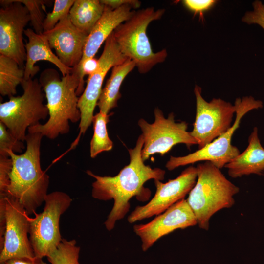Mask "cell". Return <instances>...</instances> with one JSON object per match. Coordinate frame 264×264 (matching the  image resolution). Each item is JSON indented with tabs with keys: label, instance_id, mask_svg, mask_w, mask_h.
<instances>
[{
	"label": "cell",
	"instance_id": "obj_1",
	"mask_svg": "<svg viewBox=\"0 0 264 264\" xmlns=\"http://www.w3.org/2000/svg\"><path fill=\"white\" fill-rule=\"evenodd\" d=\"M143 140L141 134L133 149H128L130 161L114 176H100L90 170L87 174L95 179L92 184V197L101 200L113 199L114 204L104 222L108 231L112 230L116 222L123 218L130 208V200L136 197L140 201L149 199L151 191L144 187L149 180H162L165 171L159 168H152L144 164L141 152Z\"/></svg>",
	"mask_w": 264,
	"mask_h": 264
},
{
	"label": "cell",
	"instance_id": "obj_2",
	"mask_svg": "<svg viewBox=\"0 0 264 264\" xmlns=\"http://www.w3.org/2000/svg\"><path fill=\"white\" fill-rule=\"evenodd\" d=\"M39 81L47 100L49 119L44 124L31 126L27 130L28 132H39L53 140L69 132V122L80 121L76 93L80 74L75 67L70 73L60 78L56 70L47 68L41 73Z\"/></svg>",
	"mask_w": 264,
	"mask_h": 264
},
{
	"label": "cell",
	"instance_id": "obj_3",
	"mask_svg": "<svg viewBox=\"0 0 264 264\" xmlns=\"http://www.w3.org/2000/svg\"><path fill=\"white\" fill-rule=\"evenodd\" d=\"M43 137L39 132H28L24 153L17 154L12 151L8 152L12 168L5 195L18 199L28 215L35 213L48 194L49 176L42 169L40 163Z\"/></svg>",
	"mask_w": 264,
	"mask_h": 264
},
{
	"label": "cell",
	"instance_id": "obj_4",
	"mask_svg": "<svg viewBox=\"0 0 264 264\" xmlns=\"http://www.w3.org/2000/svg\"><path fill=\"white\" fill-rule=\"evenodd\" d=\"M196 167L197 181L186 200L199 227L208 230L213 215L235 204L234 197L239 193V188L210 162L200 163Z\"/></svg>",
	"mask_w": 264,
	"mask_h": 264
},
{
	"label": "cell",
	"instance_id": "obj_5",
	"mask_svg": "<svg viewBox=\"0 0 264 264\" xmlns=\"http://www.w3.org/2000/svg\"><path fill=\"white\" fill-rule=\"evenodd\" d=\"M165 9L148 7L135 11L127 21L113 31L120 51L127 58L134 62L138 72H148L155 65L163 62L167 57L166 49L154 52L147 34L149 24L160 19Z\"/></svg>",
	"mask_w": 264,
	"mask_h": 264
},
{
	"label": "cell",
	"instance_id": "obj_6",
	"mask_svg": "<svg viewBox=\"0 0 264 264\" xmlns=\"http://www.w3.org/2000/svg\"><path fill=\"white\" fill-rule=\"evenodd\" d=\"M21 85L22 95L9 97L8 101L0 103V122L15 138L24 142L26 130L45 120L49 112L43 103L44 95L38 79H23Z\"/></svg>",
	"mask_w": 264,
	"mask_h": 264
},
{
	"label": "cell",
	"instance_id": "obj_7",
	"mask_svg": "<svg viewBox=\"0 0 264 264\" xmlns=\"http://www.w3.org/2000/svg\"><path fill=\"white\" fill-rule=\"evenodd\" d=\"M234 105L236 106L235 121L226 132L204 147L186 155L171 156L166 164V168L172 171L179 167L198 162L208 161L221 169L238 155L240 152L232 144V136L239 127L242 117L252 110L262 108L263 103L252 96H246L237 98Z\"/></svg>",
	"mask_w": 264,
	"mask_h": 264
},
{
	"label": "cell",
	"instance_id": "obj_8",
	"mask_svg": "<svg viewBox=\"0 0 264 264\" xmlns=\"http://www.w3.org/2000/svg\"><path fill=\"white\" fill-rule=\"evenodd\" d=\"M71 202L72 198L66 193L52 192L45 198L43 211L29 218V238L35 257H47L61 243L60 217Z\"/></svg>",
	"mask_w": 264,
	"mask_h": 264
},
{
	"label": "cell",
	"instance_id": "obj_9",
	"mask_svg": "<svg viewBox=\"0 0 264 264\" xmlns=\"http://www.w3.org/2000/svg\"><path fill=\"white\" fill-rule=\"evenodd\" d=\"M154 121L150 124L144 119L138 121L142 133L143 146L141 152L143 161L150 156L158 153L163 156L178 144H184L189 148L197 145L196 140L187 131L185 121L176 122L173 112L166 118L158 108L154 110Z\"/></svg>",
	"mask_w": 264,
	"mask_h": 264
},
{
	"label": "cell",
	"instance_id": "obj_10",
	"mask_svg": "<svg viewBox=\"0 0 264 264\" xmlns=\"http://www.w3.org/2000/svg\"><path fill=\"white\" fill-rule=\"evenodd\" d=\"M201 88L196 85V112L193 129L190 132L199 149L226 132L232 126L236 106L220 98L206 101L202 96Z\"/></svg>",
	"mask_w": 264,
	"mask_h": 264
},
{
	"label": "cell",
	"instance_id": "obj_11",
	"mask_svg": "<svg viewBox=\"0 0 264 264\" xmlns=\"http://www.w3.org/2000/svg\"><path fill=\"white\" fill-rule=\"evenodd\" d=\"M127 59L120 51L113 32L105 41L103 52L99 59L98 69L93 75L88 77L84 91L79 97L78 106L81 112V119L77 143L81 135L86 133L92 123L94 110L107 72L114 66L122 63Z\"/></svg>",
	"mask_w": 264,
	"mask_h": 264
},
{
	"label": "cell",
	"instance_id": "obj_12",
	"mask_svg": "<svg viewBox=\"0 0 264 264\" xmlns=\"http://www.w3.org/2000/svg\"><path fill=\"white\" fill-rule=\"evenodd\" d=\"M0 1V54L14 59L24 69L26 53L23 33L30 22L29 12L17 0Z\"/></svg>",
	"mask_w": 264,
	"mask_h": 264
},
{
	"label": "cell",
	"instance_id": "obj_13",
	"mask_svg": "<svg viewBox=\"0 0 264 264\" xmlns=\"http://www.w3.org/2000/svg\"><path fill=\"white\" fill-rule=\"evenodd\" d=\"M4 197L5 231L3 244L0 250V264L11 259L35 257L28 237L29 218L23 206L16 198Z\"/></svg>",
	"mask_w": 264,
	"mask_h": 264
},
{
	"label": "cell",
	"instance_id": "obj_14",
	"mask_svg": "<svg viewBox=\"0 0 264 264\" xmlns=\"http://www.w3.org/2000/svg\"><path fill=\"white\" fill-rule=\"evenodd\" d=\"M197 169L190 166L184 169L176 178L166 183L154 180L156 192L146 204L138 206L128 216L130 223L158 215L178 201L184 198L196 184Z\"/></svg>",
	"mask_w": 264,
	"mask_h": 264
},
{
	"label": "cell",
	"instance_id": "obj_15",
	"mask_svg": "<svg viewBox=\"0 0 264 264\" xmlns=\"http://www.w3.org/2000/svg\"><path fill=\"white\" fill-rule=\"evenodd\" d=\"M197 225L196 217L183 198L146 224H136L133 231L141 240L143 251L148 250L160 238L178 229Z\"/></svg>",
	"mask_w": 264,
	"mask_h": 264
},
{
	"label": "cell",
	"instance_id": "obj_16",
	"mask_svg": "<svg viewBox=\"0 0 264 264\" xmlns=\"http://www.w3.org/2000/svg\"><path fill=\"white\" fill-rule=\"evenodd\" d=\"M51 48L61 62L69 68L77 66L83 57L88 35L75 27L69 15L51 30L43 32Z\"/></svg>",
	"mask_w": 264,
	"mask_h": 264
},
{
	"label": "cell",
	"instance_id": "obj_17",
	"mask_svg": "<svg viewBox=\"0 0 264 264\" xmlns=\"http://www.w3.org/2000/svg\"><path fill=\"white\" fill-rule=\"evenodd\" d=\"M132 9V8L130 5L117 9L105 5L101 17L88 35L83 57L79 63L94 57L102 44L114 30L133 15L135 10Z\"/></svg>",
	"mask_w": 264,
	"mask_h": 264
},
{
	"label": "cell",
	"instance_id": "obj_18",
	"mask_svg": "<svg viewBox=\"0 0 264 264\" xmlns=\"http://www.w3.org/2000/svg\"><path fill=\"white\" fill-rule=\"evenodd\" d=\"M24 34L28 38L25 45L26 58L24 66V79L33 78L40 70L35 66L39 61H47L55 65L60 70L62 76L72 72V68L65 66L57 55L53 53L46 37L43 34H37L34 30L27 28Z\"/></svg>",
	"mask_w": 264,
	"mask_h": 264
},
{
	"label": "cell",
	"instance_id": "obj_19",
	"mask_svg": "<svg viewBox=\"0 0 264 264\" xmlns=\"http://www.w3.org/2000/svg\"><path fill=\"white\" fill-rule=\"evenodd\" d=\"M225 167L228 175L235 178L251 174L260 175L264 172V148L259 137L258 128H253L245 150Z\"/></svg>",
	"mask_w": 264,
	"mask_h": 264
},
{
	"label": "cell",
	"instance_id": "obj_20",
	"mask_svg": "<svg viewBox=\"0 0 264 264\" xmlns=\"http://www.w3.org/2000/svg\"><path fill=\"white\" fill-rule=\"evenodd\" d=\"M136 67L134 62L129 59L114 66L110 77L102 89L97 106L99 112L109 114L110 110L117 107L121 95L120 88L126 76Z\"/></svg>",
	"mask_w": 264,
	"mask_h": 264
},
{
	"label": "cell",
	"instance_id": "obj_21",
	"mask_svg": "<svg viewBox=\"0 0 264 264\" xmlns=\"http://www.w3.org/2000/svg\"><path fill=\"white\" fill-rule=\"evenodd\" d=\"M104 7L99 0H76L69 18L75 27L88 35L101 17Z\"/></svg>",
	"mask_w": 264,
	"mask_h": 264
},
{
	"label": "cell",
	"instance_id": "obj_22",
	"mask_svg": "<svg viewBox=\"0 0 264 264\" xmlns=\"http://www.w3.org/2000/svg\"><path fill=\"white\" fill-rule=\"evenodd\" d=\"M24 69L14 59L0 54V93L11 97L17 93L16 88L24 79Z\"/></svg>",
	"mask_w": 264,
	"mask_h": 264
},
{
	"label": "cell",
	"instance_id": "obj_23",
	"mask_svg": "<svg viewBox=\"0 0 264 264\" xmlns=\"http://www.w3.org/2000/svg\"><path fill=\"white\" fill-rule=\"evenodd\" d=\"M111 114V113L104 114L99 112L93 116L94 133L90 144V155L92 158L103 152L112 149L113 142L109 136L107 129V124Z\"/></svg>",
	"mask_w": 264,
	"mask_h": 264
},
{
	"label": "cell",
	"instance_id": "obj_24",
	"mask_svg": "<svg viewBox=\"0 0 264 264\" xmlns=\"http://www.w3.org/2000/svg\"><path fill=\"white\" fill-rule=\"evenodd\" d=\"M80 248L75 240L62 239L56 249L49 255L47 260L51 264H80Z\"/></svg>",
	"mask_w": 264,
	"mask_h": 264
},
{
	"label": "cell",
	"instance_id": "obj_25",
	"mask_svg": "<svg viewBox=\"0 0 264 264\" xmlns=\"http://www.w3.org/2000/svg\"><path fill=\"white\" fill-rule=\"evenodd\" d=\"M75 0H55L51 12L47 13L43 23L44 32L52 29L58 23L69 15Z\"/></svg>",
	"mask_w": 264,
	"mask_h": 264
},
{
	"label": "cell",
	"instance_id": "obj_26",
	"mask_svg": "<svg viewBox=\"0 0 264 264\" xmlns=\"http://www.w3.org/2000/svg\"><path fill=\"white\" fill-rule=\"evenodd\" d=\"M27 9L34 31L37 34L44 32L43 23L45 19L43 13L44 4L47 1L41 0H17Z\"/></svg>",
	"mask_w": 264,
	"mask_h": 264
},
{
	"label": "cell",
	"instance_id": "obj_27",
	"mask_svg": "<svg viewBox=\"0 0 264 264\" xmlns=\"http://www.w3.org/2000/svg\"><path fill=\"white\" fill-rule=\"evenodd\" d=\"M25 147L23 142L15 138L0 122V155L9 156L8 152L10 151L16 154L22 153Z\"/></svg>",
	"mask_w": 264,
	"mask_h": 264
},
{
	"label": "cell",
	"instance_id": "obj_28",
	"mask_svg": "<svg viewBox=\"0 0 264 264\" xmlns=\"http://www.w3.org/2000/svg\"><path fill=\"white\" fill-rule=\"evenodd\" d=\"M253 10L246 12L242 21L248 24H257L264 30V4L259 0L252 3Z\"/></svg>",
	"mask_w": 264,
	"mask_h": 264
},
{
	"label": "cell",
	"instance_id": "obj_29",
	"mask_svg": "<svg viewBox=\"0 0 264 264\" xmlns=\"http://www.w3.org/2000/svg\"><path fill=\"white\" fill-rule=\"evenodd\" d=\"M12 161L9 156L0 155V196L5 195L10 184Z\"/></svg>",
	"mask_w": 264,
	"mask_h": 264
},
{
	"label": "cell",
	"instance_id": "obj_30",
	"mask_svg": "<svg viewBox=\"0 0 264 264\" xmlns=\"http://www.w3.org/2000/svg\"><path fill=\"white\" fill-rule=\"evenodd\" d=\"M217 1L214 0H184L182 3L187 9L193 12L194 15L203 13L210 9Z\"/></svg>",
	"mask_w": 264,
	"mask_h": 264
},
{
	"label": "cell",
	"instance_id": "obj_31",
	"mask_svg": "<svg viewBox=\"0 0 264 264\" xmlns=\"http://www.w3.org/2000/svg\"><path fill=\"white\" fill-rule=\"evenodd\" d=\"M105 5L112 9H117L125 5H130L136 9L140 7L141 2L137 0H100Z\"/></svg>",
	"mask_w": 264,
	"mask_h": 264
},
{
	"label": "cell",
	"instance_id": "obj_32",
	"mask_svg": "<svg viewBox=\"0 0 264 264\" xmlns=\"http://www.w3.org/2000/svg\"><path fill=\"white\" fill-rule=\"evenodd\" d=\"M0 264H47L42 258L35 257L33 259L27 258L9 259Z\"/></svg>",
	"mask_w": 264,
	"mask_h": 264
},
{
	"label": "cell",
	"instance_id": "obj_33",
	"mask_svg": "<svg viewBox=\"0 0 264 264\" xmlns=\"http://www.w3.org/2000/svg\"></svg>",
	"mask_w": 264,
	"mask_h": 264
}]
</instances>
